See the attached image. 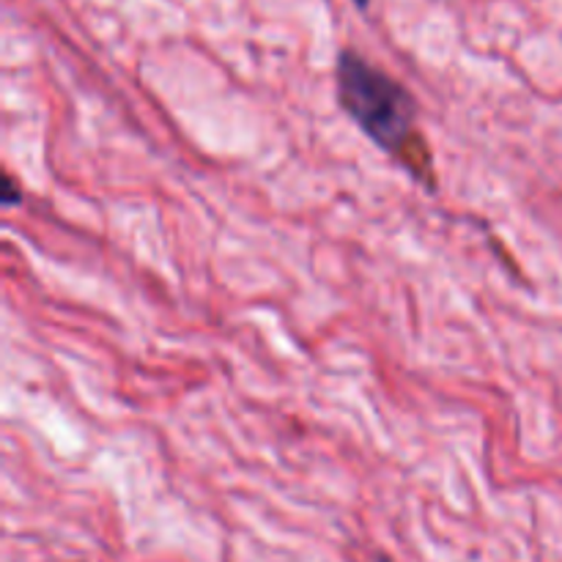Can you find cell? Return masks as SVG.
<instances>
[{"instance_id": "3957f363", "label": "cell", "mask_w": 562, "mask_h": 562, "mask_svg": "<svg viewBox=\"0 0 562 562\" xmlns=\"http://www.w3.org/2000/svg\"><path fill=\"white\" fill-rule=\"evenodd\" d=\"M355 3H357V5H360V9H366V5H368V3H371V0H355Z\"/></svg>"}, {"instance_id": "277c9868", "label": "cell", "mask_w": 562, "mask_h": 562, "mask_svg": "<svg viewBox=\"0 0 562 562\" xmlns=\"http://www.w3.org/2000/svg\"><path fill=\"white\" fill-rule=\"evenodd\" d=\"M382 562H384V560H382Z\"/></svg>"}, {"instance_id": "6da1fadb", "label": "cell", "mask_w": 562, "mask_h": 562, "mask_svg": "<svg viewBox=\"0 0 562 562\" xmlns=\"http://www.w3.org/2000/svg\"><path fill=\"white\" fill-rule=\"evenodd\" d=\"M335 91L344 113L360 126L368 140L398 159L415 181L428 190L437 187L431 148L417 124V99L404 82L362 58L357 49H344L335 66Z\"/></svg>"}, {"instance_id": "7a4b0ae2", "label": "cell", "mask_w": 562, "mask_h": 562, "mask_svg": "<svg viewBox=\"0 0 562 562\" xmlns=\"http://www.w3.org/2000/svg\"><path fill=\"white\" fill-rule=\"evenodd\" d=\"M3 203H5V206H14V203H20V190H16V187H14V179H11V176H5Z\"/></svg>"}]
</instances>
